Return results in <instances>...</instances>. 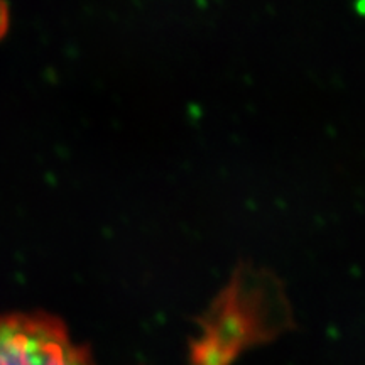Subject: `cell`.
I'll use <instances>...</instances> for the list:
<instances>
[{
    "label": "cell",
    "mask_w": 365,
    "mask_h": 365,
    "mask_svg": "<svg viewBox=\"0 0 365 365\" xmlns=\"http://www.w3.org/2000/svg\"><path fill=\"white\" fill-rule=\"evenodd\" d=\"M0 365H95L58 318L44 313L0 314Z\"/></svg>",
    "instance_id": "6da1fadb"
}]
</instances>
